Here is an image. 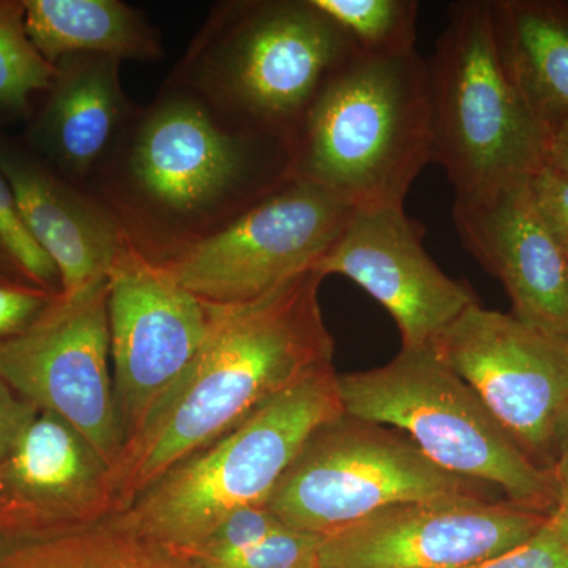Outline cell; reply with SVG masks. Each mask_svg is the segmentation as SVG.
Wrapping results in <instances>:
<instances>
[{"mask_svg":"<svg viewBox=\"0 0 568 568\" xmlns=\"http://www.w3.org/2000/svg\"><path fill=\"white\" fill-rule=\"evenodd\" d=\"M290 144L227 119L173 80L138 108L84 189L162 264L290 179Z\"/></svg>","mask_w":568,"mask_h":568,"instance_id":"1","label":"cell"},{"mask_svg":"<svg viewBox=\"0 0 568 568\" xmlns=\"http://www.w3.org/2000/svg\"><path fill=\"white\" fill-rule=\"evenodd\" d=\"M323 280L306 272L250 304L211 305L200 353L111 466L112 517L275 396L334 369Z\"/></svg>","mask_w":568,"mask_h":568,"instance_id":"2","label":"cell"},{"mask_svg":"<svg viewBox=\"0 0 568 568\" xmlns=\"http://www.w3.org/2000/svg\"><path fill=\"white\" fill-rule=\"evenodd\" d=\"M291 174L354 211L405 207L433 163L426 59L354 52L325 80L290 142Z\"/></svg>","mask_w":568,"mask_h":568,"instance_id":"3","label":"cell"},{"mask_svg":"<svg viewBox=\"0 0 568 568\" xmlns=\"http://www.w3.org/2000/svg\"><path fill=\"white\" fill-rule=\"evenodd\" d=\"M354 52L313 0L224 2L171 80L237 125L290 144L325 80Z\"/></svg>","mask_w":568,"mask_h":568,"instance_id":"4","label":"cell"},{"mask_svg":"<svg viewBox=\"0 0 568 568\" xmlns=\"http://www.w3.org/2000/svg\"><path fill=\"white\" fill-rule=\"evenodd\" d=\"M343 413L338 373L312 377L171 467L108 521L190 555L239 508L265 506L310 435Z\"/></svg>","mask_w":568,"mask_h":568,"instance_id":"5","label":"cell"},{"mask_svg":"<svg viewBox=\"0 0 568 568\" xmlns=\"http://www.w3.org/2000/svg\"><path fill=\"white\" fill-rule=\"evenodd\" d=\"M338 388L346 414L399 429L452 476L503 489L510 503L548 517L558 507L551 473L429 347H402L386 365L338 375Z\"/></svg>","mask_w":568,"mask_h":568,"instance_id":"6","label":"cell"},{"mask_svg":"<svg viewBox=\"0 0 568 568\" xmlns=\"http://www.w3.org/2000/svg\"><path fill=\"white\" fill-rule=\"evenodd\" d=\"M426 69L433 163L444 168L455 193L530 175L544 166L548 129L500 62L489 0L450 7Z\"/></svg>","mask_w":568,"mask_h":568,"instance_id":"7","label":"cell"},{"mask_svg":"<svg viewBox=\"0 0 568 568\" xmlns=\"http://www.w3.org/2000/svg\"><path fill=\"white\" fill-rule=\"evenodd\" d=\"M484 487L437 467L399 429L343 413L310 435L265 506L287 528L328 537L396 504Z\"/></svg>","mask_w":568,"mask_h":568,"instance_id":"8","label":"cell"},{"mask_svg":"<svg viewBox=\"0 0 568 568\" xmlns=\"http://www.w3.org/2000/svg\"><path fill=\"white\" fill-rule=\"evenodd\" d=\"M353 213L321 186L290 178L160 265L205 304H250L312 272Z\"/></svg>","mask_w":568,"mask_h":568,"instance_id":"9","label":"cell"},{"mask_svg":"<svg viewBox=\"0 0 568 568\" xmlns=\"http://www.w3.org/2000/svg\"><path fill=\"white\" fill-rule=\"evenodd\" d=\"M429 349L476 390L521 450L551 473L568 420V343L511 313L476 304Z\"/></svg>","mask_w":568,"mask_h":568,"instance_id":"10","label":"cell"},{"mask_svg":"<svg viewBox=\"0 0 568 568\" xmlns=\"http://www.w3.org/2000/svg\"><path fill=\"white\" fill-rule=\"evenodd\" d=\"M0 379L69 422L114 465L123 436L112 384L108 278L59 295L36 323L0 343Z\"/></svg>","mask_w":568,"mask_h":568,"instance_id":"11","label":"cell"},{"mask_svg":"<svg viewBox=\"0 0 568 568\" xmlns=\"http://www.w3.org/2000/svg\"><path fill=\"white\" fill-rule=\"evenodd\" d=\"M211 321V305L125 239L108 275L112 384L123 444L192 365Z\"/></svg>","mask_w":568,"mask_h":568,"instance_id":"12","label":"cell"},{"mask_svg":"<svg viewBox=\"0 0 568 568\" xmlns=\"http://www.w3.org/2000/svg\"><path fill=\"white\" fill-rule=\"evenodd\" d=\"M548 518L481 495L396 504L324 537L317 568H463L519 547Z\"/></svg>","mask_w":568,"mask_h":568,"instance_id":"13","label":"cell"},{"mask_svg":"<svg viewBox=\"0 0 568 568\" xmlns=\"http://www.w3.org/2000/svg\"><path fill=\"white\" fill-rule=\"evenodd\" d=\"M425 230L405 207L354 211L313 272L345 276L394 317L403 349L429 347L448 324L480 304L469 283L448 276L426 253Z\"/></svg>","mask_w":568,"mask_h":568,"instance_id":"14","label":"cell"},{"mask_svg":"<svg viewBox=\"0 0 568 568\" xmlns=\"http://www.w3.org/2000/svg\"><path fill=\"white\" fill-rule=\"evenodd\" d=\"M463 246L495 275L523 323L568 343V257L538 212L529 175L455 193Z\"/></svg>","mask_w":568,"mask_h":568,"instance_id":"15","label":"cell"},{"mask_svg":"<svg viewBox=\"0 0 568 568\" xmlns=\"http://www.w3.org/2000/svg\"><path fill=\"white\" fill-rule=\"evenodd\" d=\"M112 514L110 465L69 422L36 407L0 459V537L70 532Z\"/></svg>","mask_w":568,"mask_h":568,"instance_id":"16","label":"cell"},{"mask_svg":"<svg viewBox=\"0 0 568 568\" xmlns=\"http://www.w3.org/2000/svg\"><path fill=\"white\" fill-rule=\"evenodd\" d=\"M0 173L26 226L58 267L62 294L78 293L108 278L126 237L97 197L67 181L24 142L3 132Z\"/></svg>","mask_w":568,"mask_h":568,"instance_id":"17","label":"cell"},{"mask_svg":"<svg viewBox=\"0 0 568 568\" xmlns=\"http://www.w3.org/2000/svg\"><path fill=\"white\" fill-rule=\"evenodd\" d=\"M121 63L108 55H65L52 65L51 88L28 121L22 142L82 189L138 110L123 92Z\"/></svg>","mask_w":568,"mask_h":568,"instance_id":"18","label":"cell"},{"mask_svg":"<svg viewBox=\"0 0 568 568\" xmlns=\"http://www.w3.org/2000/svg\"><path fill=\"white\" fill-rule=\"evenodd\" d=\"M493 32L511 84L547 129L568 119V7L493 0Z\"/></svg>","mask_w":568,"mask_h":568,"instance_id":"19","label":"cell"},{"mask_svg":"<svg viewBox=\"0 0 568 568\" xmlns=\"http://www.w3.org/2000/svg\"><path fill=\"white\" fill-rule=\"evenodd\" d=\"M26 29L50 65L71 54L159 61L162 40L140 10L119 0H22Z\"/></svg>","mask_w":568,"mask_h":568,"instance_id":"20","label":"cell"},{"mask_svg":"<svg viewBox=\"0 0 568 568\" xmlns=\"http://www.w3.org/2000/svg\"><path fill=\"white\" fill-rule=\"evenodd\" d=\"M0 568H197L111 521L50 536L0 537Z\"/></svg>","mask_w":568,"mask_h":568,"instance_id":"21","label":"cell"},{"mask_svg":"<svg viewBox=\"0 0 568 568\" xmlns=\"http://www.w3.org/2000/svg\"><path fill=\"white\" fill-rule=\"evenodd\" d=\"M338 26L354 50L368 55H402L416 50V0H313Z\"/></svg>","mask_w":568,"mask_h":568,"instance_id":"22","label":"cell"},{"mask_svg":"<svg viewBox=\"0 0 568 568\" xmlns=\"http://www.w3.org/2000/svg\"><path fill=\"white\" fill-rule=\"evenodd\" d=\"M52 78L54 67L29 39L22 0H0V115L28 122Z\"/></svg>","mask_w":568,"mask_h":568,"instance_id":"23","label":"cell"},{"mask_svg":"<svg viewBox=\"0 0 568 568\" xmlns=\"http://www.w3.org/2000/svg\"><path fill=\"white\" fill-rule=\"evenodd\" d=\"M0 276L62 295L61 275L22 220L6 178L0 173Z\"/></svg>","mask_w":568,"mask_h":568,"instance_id":"24","label":"cell"},{"mask_svg":"<svg viewBox=\"0 0 568 568\" xmlns=\"http://www.w3.org/2000/svg\"><path fill=\"white\" fill-rule=\"evenodd\" d=\"M323 538L283 526L253 547L224 558L193 564L197 568H317Z\"/></svg>","mask_w":568,"mask_h":568,"instance_id":"25","label":"cell"},{"mask_svg":"<svg viewBox=\"0 0 568 568\" xmlns=\"http://www.w3.org/2000/svg\"><path fill=\"white\" fill-rule=\"evenodd\" d=\"M283 526L267 506L239 508L213 530L212 536L200 548L194 549L185 558L192 562L224 558L253 547L254 544L264 540Z\"/></svg>","mask_w":568,"mask_h":568,"instance_id":"26","label":"cell"},{"mask_svg":"<svg viewBox=\"0 0 568 568\" xmlns=\"http://www.w3.org/2000/svg\"><path fill=\"white\" fill-rule=\"evenodd\" d=\"M58 297L0 276V343L36 323Z\"/></svg>","mask_w":568,"mask_h":568,"instance_id":"27","label":"cell"},{"mask_svg":"<svg viewBox=\"0 0 568 568\" xmlns=\"http://www.w3.org/2000/svg\"><path fill=\"white\" fill-rule=\"evenodd\" d=\"M463 568H568V549L548 521L519 547Z\"/></svg>","mask_w":568,"mask_h":568,"instance_id":"28","label":"cell"},{"mask_svg":"<svg viewBox=\"0 0 568 568\" xmlns=\"http://www.w3.org/2000/svg\"><path fill=\"white\" fill-rule=\"evenodd\" d=\"M529 186L538 212L568 257V175L541 166L529 175Z\"/></svg>","mask_w":568,"mask_h":568,"instance_id":"29","label":"cell"},{"mask_svg":"<svg viewBox=\"0 0 568 568\" xmlns=\"http://www.w3.org/2000/svg\"><path fill=\"white\" fill-rule=\"evenodd\" d=\"M36 407L18 395L6 381L0 379V459L7 454Z\"/></svg>","mask_w":568,"mask_h":568,"instance_id":"30","label":"cell"},{"mask_svg":"<svg viewBox=\"0 0 568 568\" xmlns=\"http://www.w3.org/2000/svg\"><path fill=\"white\" fill-rule=\"evenodd\" d=\"M544 166L568 175V119L549 126Z\"/></svg>","mask_w":568,"mask_h":568,"instance_id":"31","label":"cell"},{"mask_svg":"<svg viewBox=\"0 0 568 568\" xmlns=\"http://www.w3.org/2000/svg\"><path fill=\"white\" fill-rule=\"evenodd\" d=\"M556 491H558V506L568 504V420L560 435L558 454L551 469Z\"/></svg>","mask_w":568,"mask_h":568,"instance_id":"32","label":"cell"},{"mask_svg":"<svg viewBox=\"0 0 568 568\" xmlns=\"http://www.w3.org/2000/svg\"><path fill=\"white\" fill-rule=\"evenodd\" d=\"M549 525L556 530L562 544L568 549V504H560L549 515Z\"/></svg>","mask_w":568,"mask_h":568,"instance_id":"33","label":"cell"}]
</instances>
